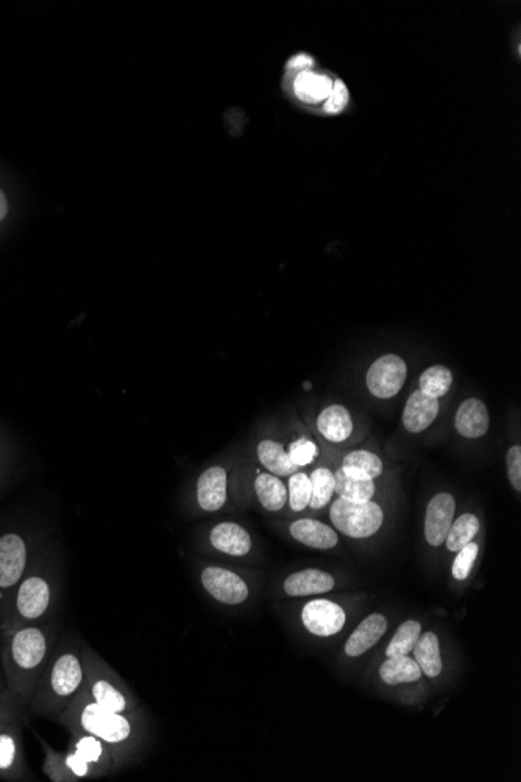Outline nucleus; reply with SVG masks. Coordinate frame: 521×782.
<instances>
[{"label": "nucleus", "mask_w": 521, "mask_h": 782, "mask_svg": "<svg viewBox=\"0 0 521 782\" xmlns=\"http://www.w3.org/2000/svg\"><path fill=\"white\" fill-rule=\"evenodd\" d=\"M58 642L54 623L0 626V665L5 686L29 706L39 678Z\"/></svg>", "instance_id": "f257e3e1"}, {"label": "nucleus", "mask_w": 521, "mask_h": 782, "mask_svg": "<svg viewBox=\"0 0 521 782\" xmlns=\"http://www.w3.org/2000/svg\"><path fill=\"white\" fill-rule=\"evenodd\" d=\"M58 722L69 734H91L102 740L114 754L119 768L138 758L144 736L141 714H119L102 708L80 690Z\"/></svg>", "instance_id": "f03ea898"}, {"label": "nucleus", "mask_w": 521, "mask_h": 782, "mask_svg": "<svg viewBox=\"0 0 521 782\" xmlns=\"http://www.w3.org/2000/svg\"><path fill=\"white\" fill-rule=\"evenodd\" d=\"M83 681L82 644L78 640L57 642L27 709L38 717L58 720L82 690Z\"/></svg>", "instance_id": "7ed1b4c3"}, {"label": "nucleus", "mask_w": 521, "mask_h": 782, "mask_svg": "<svg viewBox=\"0 0 521 782\" xmlns=\"http://www.w3.org/2000/svg\"><path fill=\"white\" fill-rule=\"evenodd\" d=\"M85 681L82 690L94 703L119 714H141L138 698L113 667L89 645H82Z\"/></svg>", "instance_id": "20e7f679"}, {"label": "nucleus", "mask_w": 521, "mask_h": 782, "mask_svg": "<svg viewBox=\"0 0 521 782\" xmlns=\"http://www.w3.org/2000/svg\"><path fill=\"white\" fill-rule=\"evenodd\" d=\"M60 600L54 578L46 573L27 572L11 597L0 626L39 625L50 622Z\"/></svg>", "instance_id": "39448f33"}, {"label": "nucleus", "mask_w": 521, "mask_h": 782, "mask_svg": "<svg viewBox=\"0 0 521 782\" xmlns=\"http://www.w3.org/2000/svg\"><path fill=\"white\" fill-rule=\"evenodd\" d=\"M334 530L351 539H367L375 536L384 523V511L380 505L370 502H350L337 497L330 509Z\"/></svg>", "instance_id": "423d86ee"}, {"label": "nucleus", "mask_w": 521, "mask_h": 782, "mask_svg": "<svg viewBox=\"0 0 521 782\" xmlns=\"http://www.w3.org/2000/svg\"><path fill=\"white\" fill-rule=\"evenodd\" d=\"M29 572V548L18 533L0 536V622L7 615L11 597Z\"/></svg>", "instance_id": "0eeeda50"}, {"label": "nucleus", "mask_w": 521, "mask_h": 782, "mask_svg": "<svg viewBox=\"0 0 521 782\" xmlns=\"http://www.w3.org/2000/svg\"><path fill=\"white\" fill-rule=\"evenodd\" d=\"M22 722L24 715H19L0 729V779L5 781H29L32 778L25 759Z\"/></svg>", "instance_id": "6e6552de"}, {"label": "nucleus", "mask_w": 521, "mask_h": 782, "mask_svg": "<svg viewBox=\"0 0 521 782\" xmlns=\"http://www.w3.org/2000/svg\"><path fill=\"white\" fill-rule=\"evenodd\" d=\"M200 583L206 594L222 605L238 606L250 598L249 583L227 567H205L200 573Z\"/></svg>", "instance_id": "1a4fd4ad"}, {"label": "nucleus", "mask_w": 521, "mask_h": 782, "mask_svg": "<svg viewBox=\"0 0 521 782\" xmlns=\"http://www.w3.org/2000/svg\"><path fill=\"white\" fill-rule=\"evenodd\" d=\"M44 751L43 772L52 782H78L83 779H97L96 772L80 754L72 748L61 753L50 747L46 740L39 739Z\"/></svg>", "instance_id": "9d476101"}, {"label": "nucleus", "mask_w": 521, "mask_h": 782, "mask_svg": "<svg viewBox=\"0 0 521 782\" xmlns=\"http://www.w3.org/2000/svg\"><path fill=\"white\" fill-rule=\"evenodd\" d=\"M408 366L398 355L381 356L367 372V388L378 399H392L405 386Z\"/></svg>", "instance_id": "9b49d317"}, {"label": "nucleus", "mask_w": 521, "mask_h": 782, "mask_svg": "<svg viewBox=\"0 0 521 782\" xmlns=\"http://www.w3.org/2000/svg\"><path fill=\"white\" fill-rule=\"evenodd\" d=\"M302 622L314 636L331 637L344 630L347 615L341 605L330 600H312L302 609Z\"/></svg>", "instance_id": "f8f14e48"}, {"label": "nucleus", "mask_w": 521, "mask_h": 782, "mask_svg": "<svg viewBox=\"0 0 521 782\" xmlns=\"http://www.w3.org/2000/svg\"><path fill=\"white\" fill-rule=\"evenodd\" d=\"M454 514H456V500L453 495L440 492L431 498L425 516V537L431 547L445 544Z\"/></svg>", "instance_id": "ddd939ff"}, {"label": "nucleus", "mask_w": 521, "mask_h": 782, "mask_svg": "<svg viewBox=\"0 0 521 782\" xmlns=\"http://www.w3.org/2000/svg\"><path fill=\"white\" fill-rule=\"evenodd\" d=\"M69 748L80 754L83 761L88 762L93 767L97 779L121 770L110 748L102 740L91 736V734H71Z\"/></svg>", "instance_id": "4468645a"}, {"label": "nucleus", "mask_w": 521, "mask_h": 782, "mask_svg": "<svg viewBox=\"0 0 521 782\" xmlns=\"http://www.w3.org/2000/svg\"><path fill=\"white\" fill-rule=\"evenodd\" d=\"M197 503L206 512H216L227 505L228 472L225 467L206 469L197 480Z\"/></svg>", "instance_id": "2eb2a0df"}, {"label": "nucleus", "mask_w": 521, "mask_h": 782, "mask_svg": "<svg viewBox=\"0 0 521 782\" xmlns=\"http://www.w3.org/2000/svg\"><path fill=\"white\" fill-rule=\"evenodd\" d=\"M210 542L214 550L233 558H244L253 547L249 531L234 522L217 523L211 530Z\"/></svg>", "instance_id": "dca6fc26"}, {"label": "nucleus", "mask_w": 521, "mask_h": 782, "mask_svg": "<svg viewBox=\"0 0 521 782\" xmlns=\"http://www.w3.org/2000/svg\"><path fill=\"white\" fill-rule=\"evenodd\" d=\"M336 586L334 576L325 570L305 569L292 573L283 583L284 594L288 597H309V595L328 594Z\"/></svg>", "instance_id": "f3484780"}, {"label": "nucleus", "mask_w": 521, "mask_h": 782, "mask_svg": "<svg viewBox=\"0 0 521 782\" xmlns=\"http://www.w3.org/2000/svg\"><path fill=\"white\" fill-rule=\"evenodd\" d=\"M389 623L383 614H370L369 617L359 623L358 628L348 637L345 644V655L348 658H359L370 648L380 642L381 637L387 633Z\"/></svg>", "instance_id": "a211bd4d"}, {"label": "nucleus", "mask_w": 521, "mask_h": 782, "mask_svg": "<svg viewBox=\"0 0 521 782\" xmlns=\"http://www.w3.org/2000/svg\"><path fill=\"white\" fill-rule=\"evenodd\" d=\"M439 409V399L423 394L420 389L412 392L403 411V425L409 433H422L437 419Z\"/></svg>", "instance_id": "6ab92c4d"}, {"label": "nucleus", "mask_w": 521, "mask_h": 782, "mask_svg": "<svg viewBox=\"0 0 521 782\" xmlns=\"http://www.w3.org/2000/svg\"><path fill=\"white\" fill-rule=\"evenodd\" d=\"M292 539L314 550H331L339 544V536L334 528L319 520H295L289 527Z\"/></svg>", "instance_id": "aec40b11"}, {"label": "nucleus", "mask_w": 521, "mask_h": 782, "mask_svg": "<svg viewBox=\"0 0 521 782\" xmlns=\"http://www.w3.org/2000/svg\"><path fill=\"white\" fill-rule=\"evenodd\" d=\"M454 425H456V431L464 438H483L490 427L486 403L479 399L465 400L458 408Z\"/></svg>", "instance_id": "412c9836"}, {"label": "nucleus", "mask_w": 521, "mask_h": 782, "mask_svg": "<svg viewBox=\"0 0 521 782\" xmlns=\"http://www.w3.org/2000/svg\"><path fill=\"white\" fill-rule=\"evenodd\" d=\"M317 428L327 441L341 444L353 433V419L350 411L342 405H331L317 417Z\"/></svg>", "instance_id": "4be33fe9"}, {"label": "nucleus", "mask_w": 521, "mask_h": 782, "mask_svg": "<svg viewBox=\"0 0 521 782\" xmlns=\"http://www.w3.org/2000/svg\"><path fill=\"white\" fill-rule=\"evenodd\" d=\"M256 456L258 461L267 472L277 477H291L298 472V467L292 463L289 453L280 442L272 439H263L256 447Z\"/></svg>", "instance_id": "5701e85b"}, {"label": "nucleus", "mask_w": 521, "mask_h": 782, "mask_svg": "<svg viewBox=\"0 0 521 782\" xmlns=\"http://www.w3.org/2000/svg\"><path fill=\"white\" fill-rule=\"evenodd\" d=\"M414 659L419 664L422 673H425L428 678H437L444 669V662H442V655H440V642L439 637L433 631H426V633L420 634L419 640L415 642Z\"/></svg>", "instance_id": "b1692460"}, {"label": "nucleus", "mask_w": 521, "mask_h": 782, "mask_svg": "<svg viewBox=\"0 0 521 782\" xmlns=\"http://www.w3.org/2000/svg\"><path fill=\"white\" fill-rule=\"evenodd\" d=\"M253 486L259 505L266 511H281L288 503V486L277 475L269 472L259 473Z\"/></svg>", "instance_id": "393cba45"}, {"label": "nucleus", "mask_w": 521, "mask_h": 782, "mask_svg": "<svg viewBox=\"0 0 521 782\" xmlns=\"http://www.w3.org/2000/svg\"><path fill=\"white\" fill-rule=\"evenodd\" d=\"M422 669L411 656H398V658H386L380 667V678L387 686H400V684L417 683L422 679Z\"/></svg>", "instance_id": "a878e982"}, {"label": "nucleus", "mask_w": 521, "mask_h": 782, "mask_svg": "<svg viewBox=\"0 0 521 782\" xmlns=\"http://www.w3.org/2000/svg\"><path fill=\"white\" fill-rule=\"evenodd\" d=\"M342 470L348 477L358 480H376L383 473V461L375 453L367 450H355L348 453L342 461Z\"/></svg>", "instance_id": "bb28decb"}, {"label": "nucleus", "mask_w": 521, "mask_h": 782, "mask_svg": "<svg viewBox=\"0 0 521 782\" xmlns=\"http://www.w3.org/2000/svg\"><path fill=\"white\" fill-rule=\"evenodd\" d=\"M375 492L376 484L373 480L348 477L341 467L334 472V494L339 498L350 502H370Z\"/></svg>", "instance_id": "cd10ccee"}, {"label": "nucleus", "mask_w": 521, "mask_h": 782, "mask_svg": "<svg viewBox=\"0 0 521 782\" xmlns=\"http://www.w3.org/2000/svg\"><path fill=\"white\" fill-rule=\"evenodd\" d=\"M295 93L303 102L314 104L330 97L333 91V80L328 75L305 71L298 75L294 83Z\"/></svg>", "instance_id": "c85d7f7f"}, {"label": "nucleus", "mask_w": 521, "mask_h": 782, "mask_svg": "<svg viewBox=\"0 0 521 782\" xmlns=\"http://www.w3.org/2000/svg\"><path fill=\"white\" fill-rule=\"evenodd\" d=\"M479 533V520L475 514H462L458 519L453 520L451 523L450 531H448L447 539H445V545L448 550L458 553L462 547L470 544L475 539L476 534Z\"/></svg>", "instance_id": "c756f323"}, {"label": "nucleus", "mask_w": 521, "mask_h": 782, "mask_svg": "<svg viewBox=\"0 0 521 782\" xmlns=\"http://www.w3.org/2000/svg\"><path fill=\"white\" fill-rule=\"evenodd\" d=\"M422 634V625L417 620H406L400 625L395 636L390 640L386 648V658H398V656L411 655L415 642Z\"/></svg>", "instance_id": "7c9ffc66"}, {"label": "nucleus", "mask_w": 521, "mask_h": 782, "mask_svg": "<svg viewBox=\"0 0 521 782\" xmlns=\"http://www.w3.org/2000/svg\"><path fill=\"white\" fill-rule=\"evenodd\" d=\"M451 384H453V374L445 366L429 367L420 377V391L433 399H440L447 395Z\"/></svg>", "instance_id": "2f4dec72"}, {"label": "nucleus", "mask_w": 521, "mask_h": 782, "mask_svg": "<svg viewBox=\"0 0 521 782\" xmlns=\"http://www.w3.org/2000/svg\"><path fill=\"white\" fill-rule=\"evenodd\" d=\"M311 478V502L309 508L323 509L330 505L334 494V473L327 467H319L309 475Z\"/></svg>", "instance_id": "473e14b6"}, {"label": "nucleus", "mask_w": 521, "mask_h": 782, "mask_svg": "<svg viewBox=\"0 0 521 782\" xmlns=\"http://www.w3.org/2000/svg\"><path fill=\"white\" fill-rule=\"evenodd\" d=\"M311 478L305 472H295L289 477L288 503L292 511L300 512L308 508L311 502Z\"/></svg>", "instance_id": "72a5a7b5"}, {"label": "nucleus", "mask_w": 521, "mask_h": 782, "mask_svg": "<svg viewBox=\"0 0 521 782\" xmlns=\"http://www.w3.org/2000/svg\"><path fill=\"white\" fill-rule=\"evenodd\" d=\"M478 551V544L473 541L458 551L459 555L454 559L453 569H451L454 580H467L470 573H472L473 566H475L476 558H478Z\"/></svg>", "instance_id": "f704fd0d"}, {"label": "nucleus", "mask_w": 521, "mask_h": 782, "mask_svg": "<svg viewBox=\"0 0 521 782\" xmlns=\"http://www.w3.org/2000/svg\"><path fill=\"white\" fill-rule=\"evenodd\" d=\"M25 709L27 706H24L15 695L11 694L7 687L0 690V729L19 715H24Z\"/></svg>", "instance_id": "c9c22d12"}, {"label": "nucleus", "mask_w": 521, "mask_h": 782, "mask_svg": "<svg viewBox=\"0 0 521 782\" xmlns=\"http://www.w3.org/2000/svg\"><path fill=\"white\" fill-rule=\"evenodd\" d=\"M288 453L292 463L300 469V467L309 466L316 459L317 447L309 439H298V441L292 442Z\"/></svg>", "instance_id": "e433bc0d"}, {"label": "nucleus", "mask_w": 521, "mask_h": 782, "mask_svg": "<svg viewBox=\"0 0 521 782\" xmlns=\"http://www.w3.org/2000/svg\"><path fill=\"white\" fill-rule=\"evenodd\" d=\"M507 477L511 481L512 487L515 491H521V447L520 445H514L509 448L506 458Z\"/></svg>", "instance_id": "4c0bfd02"}, {"label": "nucleus", "mask_w": 521, "mask_h": 782, "mask_svg": "<svg viewBox=\"0 0 521 782\" xmlns=\"http://www.w3.org/2000/svg\"><path fill=\"white\" fill-rule=\"evenodd\" d=\"M348 104V89L344 85L342 80H336L333 82V91H331L330 97L325 104V111L327 113H341Z\"/></svg>", "instance_id": "58836bf2"}, {"label": "nucleus", "mask_w": 521, "mask_h": 782, "mask_svg": "<svg viewBox=\"0 0 521 782\" xmlns=\"http://www.w3.org/2000/svg\"><path fill=\"white\" fill-rule=\"evenodd\" d=\"M312 64H314V60H312L311 57L300 54L289 61L288 68L291 69V71H306V69L311 68Z\"/></svg>", "instance_id": "ea45409f"}, {"label": "nucleus", "mask_w": 521, "mask_h": 782, "mask_svg": "<svg viewBox=\"0 0 521 782\" xmlns=\"http://www.w3.org/2000/svg\"><path fill=\"white\" fill-rule=\"evenodd\" d=\"M8 213V202L7 197H5L4 192L0 191V221L4 219L5 216H7Z\"/></svg>", "instance_id": "a19ab883"}, {"label": "nucleus", "mask_w": 521, "mask_h": 782, "mask_svg": "<svg viewBox=\"0 0 521 782\" xmlns=\"http://www.w3.org/2000/svg\"><path fill=\"white\" fill-rule=\"evenodd\" d=\"M5 679H4V673H2V665H0V690L5 689Z\"/></svg>", "instance_id": "79ce46f5"}]
</instances>
